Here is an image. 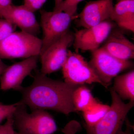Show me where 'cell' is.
<instances>
[{"label":"cell","mask_w":134,"mask_h":134,"mask_svg":"<svg viewBox=\"0 0 134 134\" xmlns=\"http://www.w3.org/2000/svg\"><path fill=\"white\" fill-rule=\"evenodd\" d=\"M42 41L37 36L21 31L14 32L0 41V59L29 58L39 55Z\"/></svg>","instance_id":"cell-3"},{"label":"cell","mask_w":134,"mask_h":134,"mask_svg":"<svg viewBox=\"0 0 134 134\" xmlns=\"http://www.w3.org/2000/svg\"><path fill=\"white\" fill-rule=\"evenodd\" d=\"M103 43L101 47L114 57L123 60L134 59V44L120 30L113 29Z\"/></svg>","instance_id":"cell-13"},{"label":"cell","mask_w":134,"mask_h":134,"mask_svg":"<svg viewBox=\"0 0 134 134\" xmlns=\"http://www.w3.org/2000/svg\"><path fill=\"white\" fill-rule=\"evenodd\" d=\"M12 0H0V18H3L12 5Z\"/></svg>","instance_id":"cell-24"},{"label":"cell","mask_w":134,"mask_h":134,"mask_svg":"<svg viewBox=\"0 0 134 134\" xmlns=\"http://www.w3.org/2000/svg\"><path fill=\"white\" fill-rule=\"evenodd\" d=\"M83 0H64L58 9L55 10L63 11L75 18L77 5Z\"/></svg>","instance_id":"cell-18"},{"label":"cell","mask_w":134,"mask_h":134,"mask_svg":"<svg viewBox=\"0 0 134 134\" xmlns=\"http://www.w3.org/2000/svg\"><path fill=\"white\" fill-rule=\"evenodd\" d=\"M63 1V0H54V7L53 10H55L58 9Z\"/></svg>","instance_id":"cell-27"},{"label":"cell","mask_w":134,"mask_h":134,"mask_svg":"<svg viewBox=\"0 0 134 134\" xmlns=\"http://www.w3.org/2000/svg\"><path fill=\"white\" fill-rule=\"evenodd\" d=\"M72 102L76 111L83 112L98 103L90 89L84 85H78L73 92Z\"/></svg>","instance_id":"cell-16"},{"label":"cell","mask_w":134,"mask_h":134,"mask_svg":"<svg viewBox=\"0 0 134 134\" xmlns=\"http://www.w3.org/2000/svg\"><path fill=\"white\" fill-rule=\"evenodd\" d=\"M13 123L12 115L8 117L7 121L3 125H0V134H14Z\"/></svg>","instance_id":"cell-22"},{"label":"cell","mask_w":134,"mask_h":134,"mask_svg":"<svg viewBox=\"0 0 134 134\" xmlns=\"http://www.w3.org/2000/svg\"><path fill=\"white\" fill-rule=\"evenodd\" d=\"M31 85L21 86L17 91L21 94V103L31 110H51L67 115L76 112L72 102L73 92L78 85L54 80L36 70Z\"/></svg>","instance_id":"cell-1"},{"label":"cell","mask_w":134,"mask_h":134,"mask_svg":"<svg viewBox=\"0 0 134 134\" xmlns=\"http://www.w3.org/2000/svg\"><path fill=\"white\" fill-rule=\"evenodd\" d=\"M81 129L80 123L75 120H72L65 125L62 129L64 134H76Z\"/></svg>","instance_id":"cell-21"},{"label":"cell","mask_w":134,"mask_h":134,"mask_svg":"<svg viewBox=\"0 0 134 134\" xmlns=\"http://www.w3.org/2000/svg\"><path fill=\"white\" fill-rule=\"evenodd\" d=\"M109 108L110 106L108 105L98 103L82 112L85 127H90L97 124L104 116Z\"/></svg>","instance_id":"cell-17"},{"label":"cell","mask_w":134,"mask_h":134,"mask_svg":"<svg viewBox=\"0 0 134 134\" xmlns=\"http://www.w3.org/2000/svg\"><path fill=\"white\" fill-rule=\"evenodd\" d=\"M88 63L106 88L120 72L133 65L129 60H123L114 57L102 47L91 52V59Z\"/></svg>","instance_id":"cell-7"},{"label":"cell","mask_w":134,"mask_h":134,"mask_svg":"<svg viewBox=\"0 0 134 134\" xmlns=\"http://www.w3.org/2000/svg\"><path fill=\"white\" fill-rule=\"evenodd\" d=\"M17 104V103L10 105L4 104L0 103V123L5 119L12 115Z\"/></svg>","instance_id":"cell-20"},{"label":"cell","mask_w":134,"mask_h":134,"mask_svg":"<svg viewBox=\"0 0 134 134\" xmlns=\"http://www.w3.org/2000/svg\"><path fill=\"white\" fill-rule=\"evenodd\" d=\"M7 66V65L3 63L1 59H0V75H2L3 73Z\"/></svg>","instance_id":"cell-26"},{"label":"cell","mask_w":134,"mask_h":134,"mask_svg":"<svg viewBox=\"0 0 134 134\" xmlns=\"http://www.w3.org/2000/svg\"><path fill=\"white\" fill-rule=\"evenodd\" d=\"M113 8V0L90 1L77 15V24L88 28L99 24L110 19Z\"/></svg>","instance_id":"cell-11"},{"label":"cell","mask_w":134,"mask_h":134,"mask_svg":"<svg viewBox=\"0 0 134 134\" xmlns=\"http://www.w3.org/2000/svg\"><path fill=\"white\" fill-rule=\"evenodd\" d=\"M14 134H19L18 133H17V132H15Z\"/></svg>","instance_id":"cell-28"},{"label":"cell","mask_w":134,"mask_h":134,"mask_svg":"<svg viewBox=\"0 0 134 134\" xmlns=\"http://www.w3.org/2000/svg\"><path fill=\"white\" fill-rule=\"evenodd\" d=\"M41 30L43 32L41 53L69 31L74 18L67 13L59 10H40Z\"/></svg>","instance_id":"cell-5"},{"label":"cell","mask_w":134,"mask_h":134,"mask_svg":"<svg viewBox=\"0 0 134 134\" xmlns=\"http://www.w3.org/2000/svg\"><path fill=\"white\" fill-rule=\"evenodd\" d=\"M34 13L24 4H12L3 18L12 22L21 31L37 36L41 28Z\"/></svg>","instance_id":"cell-12"},{"label":"cell","mask_w":134,"mask_h":134,"mask_svg":"<svg viewBox=\"0 0 134 134\" xmlns=\"http://www.w3.org/2000/svg\"><path fill=\"white\" fill-rule=\"evenodd\" d=\"M116 24L110 19L99 24L77 31L73 44L76 50L92 52L99 48Z\"/></svg>","instance_id":"cell-9"},{"label":"cell","mask_w":134,"mask_h":134,"mask_svg":"<svg viewBox=\"0 0 134 134\" xmlns=\"http://www.w3.org/2000/svg\"><path fill=\"white\" fill-rule=\"evenodd\" d=\"M26 106L20 101L12 114L14 129L19 134H53L57 126L54 119L44 110L36 109L27 112Z\"/></svg>","instance_id":"cell-2"},{"label":"cell","mask_w":134,"mask_h":134,"mask_svg":"<svg viewBox=\"0 0 134 134\" xmlns=\"http://www.w3.org/2000/svg\"><path fill=\"white\" fill-rule=\"evenodd\" d=\"M110 19L120 28L134 32V0L117 2Z\"/></svg>","instance_id":"cell-14"},{"label":"cell","mask_w":134,"mask_h":134,"mask_svg":"<svg viewBox=\"0 0 134 134\" xmlns=\"http://www.w3.org/2000/svg\"><path fill=\"white\" fill-rule=\"evenodd\" d=\"M16 27L7 19L0 18V41L15 32Z\"/></svg>","instance_id":"cell-19"},{"label":"cell","mask_w":134,"mask_h":134,"mask_svg":"<svg viewBox=\"0 0 134 134\" xmlns=\"http://www.w3.org/2000/svg\"><path fill=\"white\" fill-rule=\"evenodd\" d=\"M64 81L75 85L98 83L106 88L89 63L77 52L68 51L62 68Z\"/></svg>","instance_id":"cell-6"},{"label":"cell","mask_w":134,"mask_h":134,"mask_svg":"<svg viewBox=\"0 0 134 134\" xmlns=\"http://www.w3.org/2000/svg\"><path fill=\"white\" fill-rule=\"evenodd\" d=\"M38 58L39 55L31 56L8 66L1 77V90H18L25 78L36 69Z\"/></svg>","instance_id":"cell-10"},{"label":"cell","mask_w":134,"mask_h":134,"mask_svg":"<svg viewBox=\"0 0 134 134\" xmlns=\"http://www.w3.org/2000/svg\"><path fill=\"white\" fill-rule=\"evenodd\" d=\"M122 1V0H117V2L120 1Z\"/></svg>","instance_id":"cell-29"},{"label":"cell","mask_w":134,"mask_h":134,"mask_svg":"<svg viewBox=\"0 0 134 134\" xmlns=\"http://www.w3.org/2000/svg\"><path fill=\"white\" fill-rule=\"evenodd\" d=\"M111 105L103 118L96 125L85 127L87 134H121L122 127L134 101L126 104L112 89H110Z\"/></svg>","instance_id":"cell-4"},{"label":"cell","mask_w":134,"mask_h":134,"mask_svg":"<svg viewBox=\"0 0 134 134\" xmlns=\"http://www.w3.org/2000/svg\"><path fill=\"white\" fill-rule=\"evenodd\" d=\"M112 89L121 99L134 101V71L117 75Z\"/></svg>","instance_id":"cell-15"},{"label":"cell","mask_w":134,"mask_h":134,"mask_svg":"<svg viewBox=\"0 0 134 134\" xmlns=\"http://www.w3.org/2000/svg\"><path fill=\"white\" fill-rule=\"evenodd\" d=\"M47 0H24V5L34 12L39 9Z\"/></svg>","instance_id":"cell-23"},{"label":"cell","mask_w":134,"mask_h":134,"mask_svg":"<svg viewBox=\"0 0 134 134\" xmlns=\"http://www.w3.org/2000/svg\"><path fill=\"white\" fill-rule=\"evenodd\" d=\"M126 122V129L125 131L122 132L121 134H132L131 130L132 129V126L130 125L129 121L127 119H126L125 120Z\"/></svg>","instance_id":"cell-25"},{"label":"cell","mask_w":134,"mask_h":134,"mask_svg":"<svg viewBox=\"0 0 134 134\" xmlns=\"http://www.w3.org/2000/svg\"><path fill=\"white\" fill-rule=\"evenodd\" d=\"M74 36L69 31L39 55L42 74H49L62 68L68 55V48L73 44Z\"/></svg>","instance_id":"cell-8"}]
</instances>
